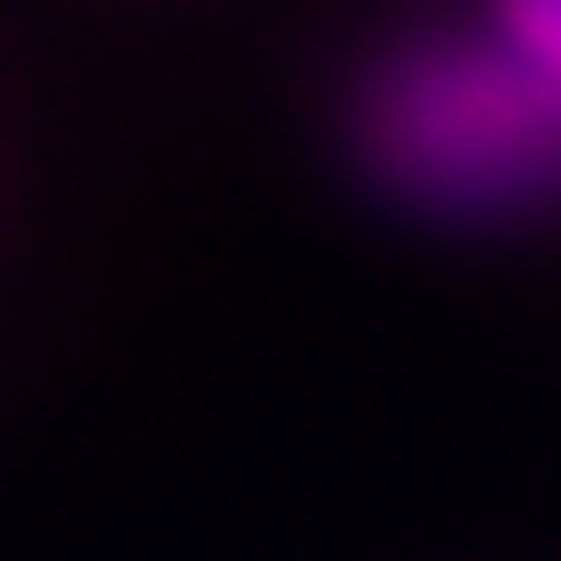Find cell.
<instances>
[{
	"label": "cell",
	"instance_id": "1",
	"mask_svg": "<svg viewBox=\"0 0 561 561\" xmlns=\"http://www.w3.org/2000/svg\"><path fill=\"white\" fill-rule=\"evenodd\" d=\"M351 149L430 227H523L561 210V87L491 16H430L359 62Z\"/></svg>",
	"mask_w": 561,
	"mask_h": 561
}]
</instances>
